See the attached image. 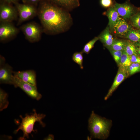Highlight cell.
<instances>
[{"mask_svg": "<svg viewBox=\"0 0 140 140\" xmlns=\"http://www.w3.org/2000/svg\"><path fill=\"white\" fill-rule=\"evenodd\" d=\"M100 3L103 7L108 8L112 5L113 2L112 0H100Z\"/></svg>", "mask_w": 140, "mask_h": 140, "instance_id": "obj_27", "label": "cell"}, {"mask_svg": "<svg viewBox=\"0 0 140 140\" xmlns=\"http://www.w3.org/2000/svg\"><path fill=\"white\" fill-rule=\"evenodd\" d=\"M131 29L130 26L124 19L120 17L114 24L112 30L118 35L125 36Z\"/></svg>", "mask_w": 140, "mask_h": 140, "instance_id": "obj_13", "label": "cell"}, {"mask_svg": "<svg viewBox=\"0 0 140 140\" xmlns=\"http://www.w3.org/2000/svg\"><path fill=\"white\" fill-rule=\"evenodd\" d=\"M138 45L139 46V48L138 49V51L139 54L140 55V44L139 43L138 44Z\"/></svg>", "mask_w": 140, "mask_h": 140, "instance_id": "obj_32", "label": "cell"}, {"mask_svg": "<svg viewBox=\"0 0 140 140\" xmlns=\"http://www.w3.org/2000/svg\"><path fill=\"white\" fill-rule=\"evenodd\" d=\"M17 32V29L11 22H1V41L5 40L12 38L15 36Z\"/></svg>", "mask_w": 140, "mask_h": 140, "instance_id": "obj_10", "label": "cell"}, {"mask_svg": "<svg viewBox=\"0 0 140 140\" xmlns=\"http://www.w3.org/2000/svg\"><path fill=\"white\" fill-rule=\"evenodd\" d=\"M22 31L26 38L30 42L33 43L40 39L41 32L40 27L34 23H29L23 25Z\"/></svg>", "mask_w": 140, "mask_h": 140, "instance_id": "obj_6", "label": "cell"}, {"mask_svg": "<svg viewBox=\"0 0 140 140\" xmlns=\"http://www.w3.org/2000/svg\"><path fill=\"white\" fill-rule=\"evenodd\" d=\"M107 15L109 19L110 28L112 30L113 27L119 18V15L114 7L110 8L108 10Z\"/></svg>", "mask_w": 140, "mask_h": 140, "instance_id": "obj_15", "label": "cell"}, {"mask_svg": "<svg viewBox=\"0 0 140 140\" xmlns=\"http://www.w3.org/2000/svg\"><path fill=\"white\" fill-rule=\"evenodd\" d=\"M8 3H10L12 2H15L17 0H1Z\"/></svg>", "mask_w": 140, "mask_h": 140, "instance_id": "obj_31", "label": "cell"}, {"mask_svg": "<svg viewBox=\"0 0 140 140\" xmlns=\"http://www.w3.org/2000/svg\"><path fill=\"white\" fill-rule=\"evenodd\" d=\"M8 94L2 89H0V111L6 108L9 105Z\"/></svg>", "mask_w": 140, "mask_h": 140, "instance_id": "obj_18", "label": "cell"}, {"mask_svg": "<svg viewBox=\"0 0 140 140\" xmlns=\"http://www.w3.org/2000/svg\"><path fill=\"white\" fill-rule=\"evenodd\" d=\"M98 37L99 39L107 47L112 45L115 39L110 32L109 27H107Z\"/></svg>", "mask_w": 140, "mask_h": 140, "instance_id": "obj_14", "label": "cell"}, {"mask_svg": "<svg viewBox=\"0 0 140 140\" xmlns=\"http://www.w3.org/2000/svg\"><path fill=\"white\" fill-rule=\"evenodd\" d=\"M55 4L67 8H72L78 6L79 0H51Z\"/></svg>", "mask_w": 140, "mask_h": 140, "instance_id": "obj_16", "label": "cell"}, {"mask_svg": "<svg viewBox=\"0 0 140 140\" xmlns=\"http://www.w3.org/2000/svg\"><path fill=\"white\" fill-rule=\"evenodd\" d=\"M131 19L132 25L140 29V13H138L132 16Z\"/></svg>", "mask_w": 140, "mask_h": 140, "instance_id": "obj_26", "label": "cell"}, {"mask_svg": "<svg viewBox=\"0 0 140 140\" xmlns=\"http://www.w3.org/2000/svg\"><path fill=\"white\" fill-rule=\"evenodd\" d=\"M54 139V136L53 135L49 134L47 137L45 138L44 140H53Z\"/></svg>", "mask_w": 140, "mask_h": 140, "instance_id": "obj_29", "label": "cell"}, {"mask_svg": "<svg viewBox=\"0 0 140 140\" xmlns=\"http://www.w3.org/2000/svg\"><path fill=\"white\" fill-rule=\"evenodd\" d=\"M39 17L44 28L52 32H59L67 26L69 17L59 8L50 3L44 2L41 4Z\"/></svg>", "mask_w": 140, "mask_h": 140, "instance_id": "obj_1", "label": "cell"}, {"mask_svg": "<svg viewBox=\"0 0 140 140\" xmlns=\"http://www.w3.org/2000/svg\"><path fill=\"white\" fill-rule=\"evenodd\" d=\"M83 53L81 51L80 52H76L73 54L72 59V60L80 66V68L83 69Z\"/></svg>", "mask_w": 140, "mask_h": 140, "instance_id": "obj_22", "label": "cell"}, {"mask_svg": "<svg viewBox=\"0 0 140 140\" xmlns=\"http://www.w3.org/2000/svg\"><path fill=\"white\" fill-rule=\"evenodd\" d=\"M131 63L129 55L123 50L118 66H121L127 70Z\"/></svg>", "mask_w": 140, "mask_h": 140, "instance_id": "obj_20", "label": "cell"}, {"mask_svg": "<svg viewBox=\"0 0 140 140\" xmlns=\"http://www.w3.org/2000/svg\"><path fill=\"white\" fill-rule=\"evenodd\" d=\"M13 75L25 82L37 86L36 73L33 70L14 72Z\"/></svg>", "mask_w": 140, "mask_h": 140, "instance_id": "obj_11", "label": "cell"}, {"mask_svg": "<svg viewBox=\"0 0 140 140\" xmlns=\"http://www.w3.org/2000/svg\"><path fill=\"white\" fill-rule=\"evenodd\" d=\"M140 44V43H139Z\"/></svg>", "mask_w": 140, "mask_h": 140, "instance_id": "obj_33", "label": "cell"}, {"mask_svg": "<svg viewBox=\"0 0 140 140\" xmlns=\"http://www.w3.org/2000/svg\"><path fill=\"white\" fill-rule=\"evenodd\" d=\"M17 12L15 8L6 4H2L0 6L1 22H11L17 18Z\"/></svg>", "mask_w": 140, "mask_h": 140, "instance_id": "obj_8", "label": "cell"}, {"mask_svg": "<svg viewBox=\"0 0 140 140\" xmlns=\"http://www.w3.org/2000/svg\"><path fill=\"white\" fill-rule=\"evenodd\" d=\"M124 43L125 41L115 39L112 45L107 47L109 50L115 51H122L124 49Z\"/></svg>", "mask_w": 140, "mask_h": 140, "instance_id": "obj_21", "label": "cell"}, {"mask_svg": "<svg viewBox=\"0 0 140 140\" xmlns=\"http://www.w3.org/2000/svg\"><path fill=\"white\" fill-rule=\"evenodd\" d=\"M115 62L119 66L123 51H115L109 50Z\"/></svg>", "mask_w": 140, "mask_h": 140, "instance_id": "obj_25", "label": "cell"}, {"mask_svg": "<svg viewBox=\"0 0 140 140\" xmlns=\"http://www.w3.org/2000/svg\"><path fill=\"white\" fill-rule=\"evenodd\" d=\"M40 0H24V1L26 2H28V3H36Z\"/></svg>", "mask_w": 140, "mask_h": 140, "instance_id": "obj_30", "label": "cell"}, {"mask_svg": "<svg viewBox=\"0 0 140 140\" xmlns=\"http://www.w3.org/2000/svg\"><path fill=\"white\" fill-rule=\"evenodd\" d=\"M33 111V113L30 114H26L24 117L21 115L20 116L22 119V122L17 129L14 132V134H16L19 130L23 131V136L19 138V140H25L29 138V134L32 132L34 131L33 128L36 122H38L43 127L45 126V124L42 120L45 117L46 115L43 114H37L34 109Z\"/></svg>", "mask_w": 140, "mask_h": 140, "instance_id": "obj_3", "label": "cell"}, {"mask_svg": "<svg viewBox=\"0 0 140 140\" xmlns=\"http://www.w3.org/2000/svg\"><path fill=\"white\" fill-rule=\"evenodd\" d=\"M127 71L130 75L140 71V64L137 63H132L128 67Z\"/></svg>", "mask_w": 140, "mask_h": 140, "instance_id": "obj_24", "label": "cell"}, {"mask_svg": "<svg viewBox=\"0 0 140 140\" xmlns=\"http://www.w3.org/2000/svg\"><path fill=\"white\" fill-rule=\"evenodd\" d=\"M123 50L129 56L132 55L138 56L137 50L135 46L129 41H125Z\"/></svg>", "mask_w": 140, "mask_h": 140, "instance_id": "obj_19", "label": "cell"}, {"mask_svg": "<svg viewBox=\"0 0 140 140\" xmlns=\"http://www.w3.org/2000/svg\"><path fill=\"white\" fill-rule=\"evenodd\" d=\"M13 85L15 87L20 88L28 95L36 100H40L42 97L41 95L37 90V86L25 82L15 76Z\"/></svg>", "mask_w": 140, "mask_h": 140, "instance_id": "obj_5", "label": "cell"}, {"mask_svg": "<svg viewBox=\"0 0 140 140\" xmlns=\"http://www.w3.org/2000/svg\"><path fill=\"white\" fill-rule=\"evenodd\" d=\"M129 56L132 63H137L140 64V58L138 56L132 55Z\"/></svg>", "mask_w": 140, "mask_h": 140, "instance_id": "obj_28", "label": "cell"}, {"mask_svg": "<svg viewBox=\"0 0 140 140\" xmlns=\"http://www.w3.org/2000/svg\"><path fill=\"white\" fill-rule=\"evenodd\" d=\"M130 41L140 42V31L131 29L125 36Z\"/></svg>", "mask_w": 140, "mask_h": 140, "instance_id": "obj_17", "label": "cell"}, {"mask_svg": "<svg viewBox=\"0 0 140 140\" xmlns=\"http://www.w3.org/2000/svg\"><path fill=\"white\" fill-rule=\"evenodd\" d=\"M88 121V129L92 137L101 139L108 137L112 125L111 120L102 117L92 111Z\"/></svg>", "mask_w": 140, "mask_h": 140, "instance_id": "obj_2", "label": "cell"}, {"mask_svg": "<svg viewBox=\"0 0 140 140\" xmlns=\"http://www.w3.org/2000/svg\"><path fill=\"white\" fill-rule=\"evenodd\" d=\"M16 6L19 15L18 24L32 18L36 13V9L30 4L17 3Z\"/></svg>", "mask_w": 140, "mask_h": 140, "instance_id": "obj_7", "label": "cell"}, {"mask_svg": "<svg viewBox=\"0 0 140 140\" xmlns=\"http://www.w3.org/2000/svg\"><path fill=\"white\" fill-rule=\"evenodd\" d=\"M99 40V38L98 37H95L85 45L81 51L83 53L88 54L91 50L94 47L95 43Z\"/></svg>", "mask_w": 140, "mask_h": 140, "instance_id": "obj_23", "label": "cell"}, {"mask_svg": "<svg viewBox=\"0 0 140 140\" xmlns=\"http://www.w3.org/2000/svg\"><path fill=\"white\" fill-rule=\"evenodd\" d=\"M128 75L127 70L121 66H119L118 71L113 84L104 98L105 100H107L111 95L113 92L127 77Z\"/></svg>", "mask_w": 140, "mask_h": 140, "instance_id": "obj_9", "label": "cell"}, {"mask_svg": "<svg viewBox=\"0 0 140 140\" xmlns=\"http://www.w3.org/2000/svg\"><path fill=\"white\" fill-rule=\"evenodd\" d=\"M12 67L5 63L4 57L0 55V83L13 85L14 76Z\"/></svg>", "mask_w": 140, "mask_h": 140, "instance_id": "obj_4", "label": "cell"}, {"mask_svg": "<svg viewBox=\"0 0 140 140\" xmlns=\"http://www.w3.org/2000/svg\"><path fill=\"white\" fill-rule=\"evenodd\" d=\"M119 15L124 19L131 17L133 11V8L129 2L123 4L115 3L113 6Z\"/></svg>", "mask_w": 140, "mask_h": 140, "instance_id": "obj_12", "label": "cell"}]
</instances>
